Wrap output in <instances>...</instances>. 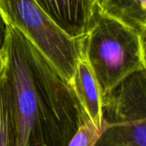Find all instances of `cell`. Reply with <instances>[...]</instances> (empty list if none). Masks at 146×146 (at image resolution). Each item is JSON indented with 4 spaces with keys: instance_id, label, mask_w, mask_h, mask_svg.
<instances>
[{
    "instance_id": "cell-5",
    "label": "cell",
    "mask_w": 146,
    "mask_h": 146,
    "mask_svg": "<svg viewBox=\"0 0 146 146\" xmlns=\"http://www.w3.org/2000/svg\"><path fill=\"white\" fill-rule=\"evenodd\" d=\"M53 21L73 38H83L90 31L98 0H35Z\"/></svg>"
},
{
    "instance_id": "cell-1",
    "label": "cell",
    "mask_w": 146,
    "mask_h": 146,
    "mask_svg": "<svg viewBox=\"0 0 146 146\" xmlns=\"http://www.w3.org/2000/svg\"><path fill=\"white\" fill-rule=\"evenodd\" d=\"M0 51L12 146H68L84 112L71 85L13 26Z\"/></svg>"
},
{
    "instance_id": "cell-6",
    "label": "cell",
    "mask_w": 146,
    "mask_h": 146,
    "mask_svg": "<svg viewBox=\"0 0 146 146\" xmlns=\"http://www.w3.org/2000/svg\"><path fill=\"white\" fill-rule=\"evenodd\" d=\"M70 85L80 102L83 112L97 129L102 130L103 94L84 53L77 62Z\"/></svg>"
},
{
    "instance_id": "cell-3",
    "label": "cell",
    "mask_w": 146,
    "mask_h": 146,
    "mask_svg": "<svg viewBox=\"0 0 146 146\" xmlns=\"http://www.w3.org/2000/svg\"><path fill=\"white\" fill-rule=\"evenodd\" d=\"M0 16L17 29L70 84L83 55V38L64 32L35 0H0Z\"/></svg>"
},
{
    "instance_id": "cell-9",
    "label": "cell",
    "mask_w": 146,
    "mask_h": 146,
    "mask_svg": "<svg viewBox=\"0 0 146 146\" xmlns=\"http://www.w3.org/2000/svg\"><path fill=\"white\" fill-rule=\"evenodd\" d=\"M102 130L97 129L84 113L81 124L68 146H94Z\"/></svg>"
},
{
    "instance_id": "cell-4",
    "label": "cell",
    "mask_w": 146,
    "mask_h": 146,
    "mask_svg": "<svg viewBox=\"0 0 146 146\" xmlns=\"http://www.w3.org/2000/svg\"><path fill=\"white\" fill-rule=\"evenodd\" d=\"M146 121V69L136 72L103 96V123Z\"/></svg>"
},
{
    "instance_id": "cell-8",
    "label": "cell",
    "mask_w": 146,
    "mask_h": 146,
    "mask_svg": "<svg viewBox=\"0 0 146 146\" xmlns=\"http://www.w3.org/2000/svg\"><path fill=\"white\" fill-rule=\"evenodd\" d=\"M94 146H146V121L103 123Z\"/></svg>"
},
{
    "instance_id": "cell-10",
    "label": "cell",
    "mask_w": 146,
    "mask_h": 146,
    "mask_svg": "<svg viewBox=\"0 0 146 146\" xmlns=\"http://www.w3.org/2000/svg\"><path fill=\"white\" fill-rule=\"evenodd\" d=\"M0 146H12L8 99L5 91L1 83V80H0Z\"/></svg>"
},
{
    "instance_id": "cell-11",
    "label": "cell",
    "mask_w": 146,
    "mask_h": 146,
    "mask_svg": "<svg viewBox=\"0 0 146 146\" xmlns=\"http://www.w3.org/2000/svg\"><path fill=\"white\" fill-rule=\"evenodd\" d=\"M4 29H5V25H4V22L0 16V48H1V45L3 44V40Z\"/></svg>"
},
{
    "instance_id": "cell-12",
    "label": "cell",
    "mask_w": 146,
    "mask_h": 146,
    "mask_svg": "<svg viewBox=\"0 0 146 146\" xmlns=\"http://www.w3.org/2000/svg\"><path fill=\"white\" fill-rule=\"evenodd\" d=\"M3 68H4V61H3V57L2 56V53L0 51V80H1V78L3 76Z\"/></svg>"
},
{
    "instance_id": "cell-7",
    "label": "cell",
    "mask_w": 146,
    "mask_h": 146,
    "mask_svg": "<svg viewBox=\"0 0 146 146\" xmlns=\"http://www.w3.org/2000/svg\"><path fill=\"white\" fill-rule=\"evenodd\" d=\"M104 15L146 34V0H98Z\"/></svg>"
},
{
    "instance_id": "cell-2",
    "label": "cell",
    "mask_w": 146,
    "mask_h": 146,
    "mask_svg": "<svg viewBox=\"0 0 146 146\" xmlns=\"http://www.w3.org/2000/svg\"><path fill=\"white\" fill-rule=\"evenodd\" d=\"M83 53L103 96L133 74L146 69L145 34L97 12L83 39Z\"/></svg>"
}]
</instances>
